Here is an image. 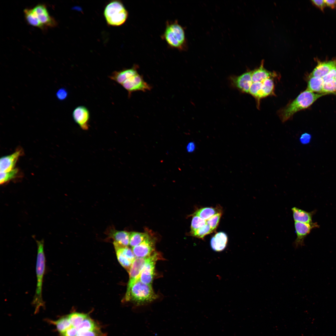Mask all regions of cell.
Here are the masks:
<instances>
[{"mask_svg":"<svg viewBox=\"0 0 336 336\" xmlns=\"http://www.w3.org/2000/svg\"><path fill=\"white\" fill-rule=\"evenodd\" d=\"M68 94L67 91L64 88H62L59 89L56 93L57 98L60 100H63L66 99Z\"/></svg>","mask_w":336,"mask_h":336,"instance_id":"obj_37","label":"cell"},{"mask_svg":"<svg viewBox=\"0 0 336 336\" xmlns=\"http://www.w3.org/2000/svg\"><path fill=\"white\" fill-rule=\"evenodd\" d=\"M78 331L76 328L71 326L61 334L62 336H77Z\"/></svg>","mask_w":336,"mask_h":336,"instance_id":"obj_36","label":"cell"},{"mask_svg":"<svg viewBox=\"0 0 336 336\" xmlns=\"http://www.w3.org/2000/svg\"><path fill=\"white\" fill-rule=\"evenodd\" d=\"M219 212H217L216 209L212 207H206L201 208L196 211L193 214V216H198L207 220L212 216Z\"/></svg>","mask_w":336,"mask_h":336,"instance_id":"obj_26","label":"cell"},{"mask_svg":"<svg viewBox=\"0 0 336 336\" xmlns=\"http://www.w3.org/2000/svg\"><path fill=\"white\" fill-rule=\"evenodd\" d=\"M148 258V257L143 258L136 257L128 272L129 279L127 288L130 287L138 279L141 272Z\"/></svg>","mask_w":336,"mask_h":336,"instance_id":"obj_14","label":"cell"},{"mask_svg":"<svg viewBox=\"0 0 336 336\" xmlns=\"http://www.w3.org/2000/svg\"><path fill=\"white\" fill-rule=\"evenodd\" d=\"M307 89L313 92L322 93L324 80L322 78L317 77H309Z\"/></svg>","mask_w":336,"mask_h":336,"instance_id":"obj_22","label":"cell"},{"mask_svg":"<svg viewBox=\"0 0 336 336\" xmlns=\"http://www.w3.org/2000/svg\"><path fill=\"white\" fill-rule=\"evenodd\" d=\"M161 259V256L159 254L155 251L148 256L141 272L138 279L143 283L152 285L154 276L156 262Z\"/></svg>","mask_w":336,"mask_h":336,"instance_id":"obj_6","label":"cell"},{"mask_svg":"<svg viewBox=\"0 0 336 336\" xmlns=\"http://www.w3.org/2000/svg\"><path fill=\"white\" fill-rule=\"evenodd\" d=\"M157 297L152 285L143 283L138 279L130 287L127 288L125 298L127 301H131L137 306H141L150 303Z\"/></svg>","mask_w":336,"mask_h":336,"instance_id":"obj_3","label":"cell"},{"mask_svg":"<svg viewBox=\"0 0 336 336\" xmlns=\"http://www.w3.org/2000/svg\"><path fill=\"white\" fill-rule=\"evenodd\" d=\"M18 173V170L16 168L7 172H0V184H4L15 178Z\"/></svg>","mask_w":336,"mask_h":336,"instance_id":"obj_30","label":"cell"},{"mask_svg":"<svg viewBox=\"0 0 336 336\" xmlns=\"http://www.w3.org/2000/svg\"><path fill=\"white\" fill-rule=\"evenodd\" d=\"M311 138V136L310 134L305 133L301 135L300 138V142L302 144H307L309 143Z\"/></svg>","mask_w":336,"mask_h":336,"instance_id":"obj_38","label":"cell"},{"mask_svg":"<svg viewBox=\"0 0 336 336\" xmlns=\"http://www.w3.org/2000/svg\"><path fill=\"white\" fill-rule=\"evenodd\" d=\"M324 1L326 6L331 8H334L336 7V0H325Z\"/></svg>","mask_w":336,"mask_h":336,"instance_id":"obj_43","label":"cell"},{"mask_svg":"<svg viewBox=\"0 0 336 336\" xmlns=\"http://www.w3.org/2000/svg\"><path fill=\"white\" fill-rule=\"evenodd\" d=\"M138 65H134L130 68L115 71L110 76V78L121 85L126 80L138 74Z\"/></svg>","mask_w":336,"mask_h":336,"instance_id":"obj_18","label":"cell"},{"mask_svg":"<svg viewBox=\"0 0 336 336\" xmlns=\"http://www.w3.org/2000/svg\"><path fill=\"white\" fill-rule=\"evenodd\" d=\"M207 224L206 220L197 216H193L191 226V233Z\"/></svg>","mask_w":336,"mask_h":336,"instance_id":"obj_33","label":"cell"},{"mask_svg":"<svg viewBox=\"0 0 336 336\" xmlns=\"http://www.w3.org/2000/svg\"><path fill=\"white\" fill-rule=\"evenodd\" d=\"M294 226L296 233V237L293 244L295 249L303 246L304 240L306 236L310 232L311 230L318 226L316 223H305L295 222Z\"/></svg>","mask_w":336,"mask_h":336,"instance_id":"obj_8","label":"cell"},{"mask_svg":"<svg viewBox=\"0 0 336 336\" xmlns=\"http://www.w3.org/2000/svg\"><path fill=\"white\" fill-rule=\"evenodd\" d=\"M162 37L171 48L181 51L186 49L184 30L177 20L167 21Z\"/></svg>","mask_w":336,"mask_h":336,"instance_id":"obj_4","label":"cell"},{"mask_svg":"<svg viewBox=\"0 0 336 336\" xmlns=\"http://www.w3.org/2000/svg\"><path fill=\"white\" fill-rule=\"evenodd\" d=\"M130 234L126 231L111 230L109 233V236L114 240L115 249L127 247L129 245Z\"/></svg>","mask_w":336,"mask_h":336,"instance_id":"obj_17","label":"cell"},{"mask_svg":"<svg viewBox=\"0 0 336 336\" xmlns=\"http://www.w3.org/2000/svg\"><path fill=\"white\" fill-rule=\"evenodd\" d=\"M336 67V60L328 61H318V64L309 75V77L322 78L331 70Z\"/></svg>","mask_w":336,"mask_h":336,"instance_id":"obj_16","label":"cell"},{"mask_svg":"<svg viewBox=\"0 0 336 336\" xmlns=\"http://www.w3.org/2000/svg\"><path fill=\"white\" fill-rule=\"evenodd\" d=\"M104 15L107 24L113 26L124 24L128 16V12L123 3L118 1H113L105 7Z\"/></svg>","mask_w":336,"mask_h":336,"instance_id":"obj_5","label":"cell"},{"mask_svg":"<svg viewBox=\"0 0 336 336\" xmlns=\"http://www.w3.org/2000/svg\"><path fill=\"white\" fill-rule=\"evenodd\" d=\"M53 322V323L56 326L58 331L61 334L65 332L71 326L68 316L63 317Z\"/></svg>","mask_w":336,"mask_h":336,"instance_id":"obj_29","label":"cell"},{"mask_svg":"<svg viewBox=\"0 0 336 336\" xmlns=\"http://www.w3.org/2000/svg\"><path fill=\"white\" fill-rule=\"evenodd\" d=\"M322 93L336 94V80L335 78L324 81Z\"/></svg>","mask_w":336,"mask_h":336,"instance_id":"obj_27","label":"cell"},{"mask_svg":"<svg viewBox=\"0 0 336 336\" xmlns=\"http://www.w3.org/2000/svg\"><path fill=\"white\" fill-rule=\"evenodd\" d=\"M325 95L315 93L307 89L302 92L293 101L281 110L279 114L282 122L287 121L297 112L309 107L317 99Z\"/></svg>","mask_w":336,"mask_h":336,"instance_id":"obj_1","label":"cell"},{"mask_svg":"<svg viewBox=\"0 0 336 336\" xmlns=\"http://www.w3.org/2000/svg\"><path fill=\"white\" fill-rule=\"evenodd\" d=\"M77 336H98L95 330L88 331H78Z\"/></svg>","mask_w":336,"mask_h":336,"instance_id":"obj_40","label":"cell"},{"mask_svg":"<svg viewBox=\"0 0 336 336\" xmlns=\"http://www.w3.org/2000/svg\"><path fill=\"white\" fill-rule=\"evenodd\" d=\"M149 235L146 233L136 232H131L130 234L129 245L132 247L141 243Z\"/></svg>","mask_w":336,"mask_h":336,"instance_id":"obj_25","label":"cell"},{"mask_svg":"<svg viewBox=\"0 0 336 336\" xmlns=\"http://www.w3.org/2000/svg\"><path fill=\"white\" fill-rule=\"evenodd\" d=\"M213 231L209 226L207 224L191 233L194 236L203 238L205 236Z\"/></svg>","mask_w":336,"mask_h":336,"instance_id":"obj_31","label":"cell"},{"mask_svg":"<svg viewBox=\"0 0 336 336\" xmlns=\"http://www.w3.org/2000/svg\"><path fill=\"white\" fill-rule=\"evenodd\" d=\"M335 78L336 80V74H335Z\"/></svg>","mask_w":336,"mask_h":336,"instance_id":"obj_44","label":"cell"},{"mask_svg":"<svg viewBox=\"0 0 336 336\" xmlns=\"http://www.w3.org/2000/svg\"><path fill=\"white\" fill-rule=\"evenodd\" d=\"M252 72V71H249L238 76H231L230 77L231 84L241 92L249 93L250 88L253 83Z\"/></svg>","mask_w":336,"mask_h":336,"instance_id":"obj_9","label":"cell"},{"mask_svg":"<svg viewBox=\"0 0 336 336\" xmlns=\"http://www.w3.org/2000/svg\"><path fill=\"white\" fill-rule=\"evenodd\" d=\"M95 327L94 322L91 319L87 317L76 328L78 331H88L95 330Z\"/></svg>","mask_w":336,"mask_h":336,"instance_id":"obj_32","label":"cell"},{"mask_svg":"<svg viewBox=\"0 0 336 336\" xmlns=\"http://www.w3.org/2000/svg\"><path fill=\"white\" fill-rule=\"evenodd\" d=\"M336 72V67L331 70L328 73L323 77L324 81L331 78H335Z\"/></svg>","mask_w":336,"mask_h":336,"instance_id":"obj_41","label":"cell"},{"mask_svg":"<svg viewBox=\"0 0 336 336\" xmlns=\"http://www.w3.org/2000/svg\"><path fill=\"white\" fill-rule=\"evenodd\" d=\"M72 117L75 122L82 129H88L90 114L86 107L83 106L77 107L73 112Z\"/></svg>","mask_w":336,"mask_h":336,"instance_id":"obj_13","label":"cell"},{"mask_svg":"<svg viewBox=\"0 0 336 336\" xmlns=\"http://www.w3.org/2000/svg\"><path fill=\"white\" fill-rule=\"evenodd\" d=\"M275 75L274 73L266 69L264 67L263 62H262L259 68L252 71L251 77L253 82H261Z\"/></svg>","mask_w":336,"mask_h":336,"instance_id":"obj_20","label":"cell"},{"mask_svg":"<svg viewBox=\"0 0 336 336\" xmlns=\"http://www.w3.org/2000/svg\"><path fill=\"white\" fill-rule=\"evenodd\" d=\"M262 87L259 96L260 100L273 93L274 83L271 78L266 79L261 82Z\"/></svg>","mask_w":336,"mask_h":336,"instance_id":"obj_24","label":"cell"},{"mask_svg":"<svg viewBox=\"0 0 336 336\" xmlns=\"http://www.w3.org/2000/svg\"><path fill=\"white\" fill-rule=\"evenodd\" d=\"M115 250L119 262L128 272L136 257L133 251L128 246L116 248Z\"/></svg>","mask_w":336,"mask_h":336,"instance_id":"obj_12","label":"cell"},{"mask_svg":"<svg viewBox=\"0 0 336 336\" xmlns=\"http://www.w3.org/2000/svg\"><path fill=\"white\" fill-rule=\"evenodd\" d=\"M69 320L72 326L77 328L87 317L86 314L78 313H73L68 316Z\"/></svg>","mask_w":336,"mask_h":336,"instance_id":"obj_28","label":"cell"},{"mask_svg":"<svg viewBox=\"0 0 336 336\" xmlns=\"http://www.w3.org/2000/svg\"><path fill=\"white\" fill-rule=\"evenodd\" d=\"M295 222L305 223L312 222V212H308L296 207L292 208Z\"/></svg>","mask_w":336,"mask_h":336,"instance_id":"obj_21","label":"cell"},{"mask_svg":"<svg viewBox=\"0 0 336 336\" xmlns=\"http://www.w3.org/2000/svg\"><path fill=\"white\" fill-rule=\"evenodd\" d=\"M21 150L1 157L0 160V172H7L14 169L19 157L22 154Z\"/></svg>","mask_w":336,"mask_h":336,"instance_id":"obj_15","label":"cell"},{"mask_svg":"<svg viewBox=\"0 0 336 336\" xmlns=\"http://www.w3.org/2000/svg\"><path fill=\"white\" fill-rule=\"evenodd\" d=\"M24 12L25 19L29 25L42 30L45 29L39 21L32 9L26 8Z\"/></svg>","mask_w":336,"mask_h":336,"instance_id":"obj_23","label":"cell"},{"mask_svg":"<svg viewBox=\"0 0 336 336\" xmlns=\"http://www.w3.org/2000/svg\"><path fill=\"white\" fill-rule=\"evenodd\" d=\"M222 215L221 212H219L206 220L207 224L209 226L213 231L218 226Z\"/></svg>","mask_w":336,"mask_h":336,"instance_id":"obj_34","label":"cell"},{"mask_svg":"<svg viewBox=\"0 0 336 336\" xmlns=\"http://www.w3.org/2000/svg\"><path fill=\"white\" fill-rule=\"evenodd\" d=\"M32 9L40 23L45 28L54 27L57 26V22L49 15L45 5L41 4H38Z\"/></svg>","mask_w":336,"mask_h":336,"instance_id":"obj_10","label":"cell"},{"mask_svg":"<svg viewBox=\"0 0 336 336\" xmlns=\"http://www.w3.org/2000/svg\"><path fill=\"white\" fill-rule=\"evenodd\" d=\"M262 82H253L250 89L249 93L257 100L262 87Z\"/></svg>","mask_w":336,"mask_h":336,"instance_id":"obj_35","label":"cell"},{"mask_svg":"<svg viewBox=\"0 0 336 336\" xmlns=\"http://www.w3.org/2000/svg\"><path fill=\"white\" fill-rule=\"evenodd\" d=\"M121 85L128 91L129 96L133 92H146L152 88V86L145 82L142 76L138 73L125 81Z\"/></svg>","mask_w":336,"mask_h":336,"instance_id":"obj_7","label":"cell"},{"mask_svg":"<svg viewBox=\"0 0 336 336\" xmlns=\"http://www.w3.org/2000/svg\"><path fill=\"white\" fill-rule=\"evenodd\" d=\"M195 148V145L193 142H190L187 145L186 147L187 151L188 152H193Z\"/></svg>","mask_w":336,"mask_h":336,"instance_id":"obj_42","label":"cell"},{"mask_svg":"<svg viewBox=\"0 0 336 336\" xmlns=\"http://www.w3.org/2000/svg\"><path fill=\"white\" fill-rule=\"evenodd\" d=\"M155 241L149 236L139 245L132 247L136 257L143 258L150 255L154 251Z\"/></svg>","mask_w":336,"mask_h":336,"instance_id":"obj_11","label":"cell"},{"mask_svg":"<svg viewBox=\"0 0 336 336\" xmlns=\"http://www.w3.org/2000/svg\"><path fill=\"white\" fill-rule=\"evenodd\" d=\"M37 250L36 264L37 279L36 288L32 301L35 306V311L41 306H44V302L42 297L43 285L46 268V258L44 251V240H36Z\"/></svg>","mask_w":336,"mask_h":336,"instance_id":"obj_2","label":"cell"},{"mask_svg":"<svg viewBox=\"0 0 336 336\" xmlns=\"http://www.w3.org/2000/svg\"><path fill=\"white\" fill-rule=\"evenodd\" d=\"M312 2L321 10L323 11L326 6L324 1L323 0H312Z\"/></svg>","mask_w":336,"mask_h":336,"instance_id":"obj_39","label":"cell"},{"mask_svg":"<svg viewBox=\"0 0 336 336\" xmlns=\"http://www.w3.org/2000/svg\"><path fill=\"white\" fill-rule=\"evenodd\" d=\"M227 240V236L225 233L223 232H218L211 240V247L215 251H222L226 247Z\"/></svg>","mask_w":336,"mask_h":336,"instance_id":"obj_19","label":"cell"}]
</instances>
